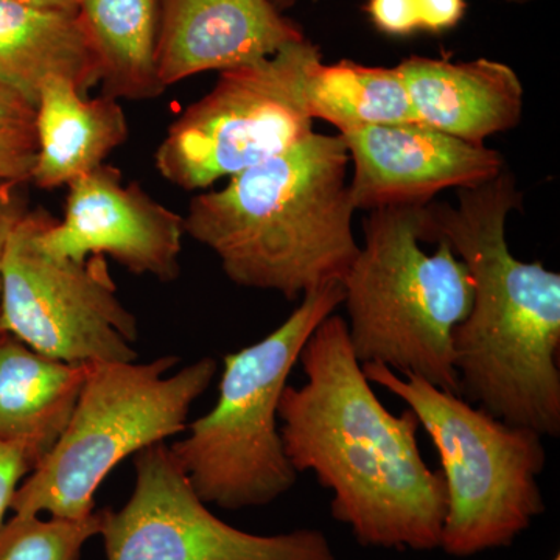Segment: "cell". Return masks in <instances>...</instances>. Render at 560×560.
Segmentation results:
<instances>
[{
    "label": "cell",
    "mask_w": 560,
    "mask_h": 560,
    "mask_svg": "<svg viewBox=\"0 0 560 560\" xmlns=\"http://www.w3.org/2000/svg\"><path fill=\"white\" fill-rule=\"evenodd\" d=\"M305 382L279 401L280 436L298 474L330 490V512L361 547L433 551L441 545L447 486L420 453L419 420L393 415L364 377L348 320L327 316L302 349Z\"/></svg>",
    "instance_id": "cell-1"
},
{
    "label": "cell",
    "mask_w": 560,
    "mask_h": 560,
    "mask_svg": "<svg viewBox=\"0 0 560 560\" xmlns=\"http://www.w3.org/2000/svg\"><path fill=\"white\" fill-rule=\"evenodd\" d=\"M420 208V242H447L474 279L453 331L459 396L511 425L560 434V275L511 253L506 221L523 195L510 168Z\"/></svg>",
    "instance_id": "cell-2"
},
{
    "label": "cell",
    "mask_w": 560,
    "mask_h": 560,
    "mask_svg": "<svg viewBox=\"0 0 560 560\" xmlns=\"http://www.w3.org/2000/svg\"><path fill=\"white\" fill-rule=\"evenodd\" d=\"M349 153L340 135L313 132L271 160L195 197L186 234L219 257L243 289L296 301L341 282L360 246L352 231Z\"/></svg>",
    "instance_id": "cell-3"
},
{
    "label": "cell",
    "mask_w": 560,
    "mask_h": 560,
    "mask_svg": "<svg viewBox=\"0 0 560 560\" xmlns=\"http://www.w3.org/2000/svg\"><path fill=\"white\" fill-rule=\"evenodd\" d=\"M420 208L371 210L342 280L349 341L360 364L382 363L459 396L453 331L474 304V279L447 242H420Z\"/></svg>",
    "instance_id": "cell-4"
},
{
    "label": "cell",
    "mask_w": 560,
    "mask_h": 560,
    "mask_svg": "<svg viewBox=\"0 0 560 560\" xmlns=\"http://www.w3.org/2000/svg\"><path fill=\"white\" fill-rule=\"evenodd\" d=\"M342 301L341 282L308 291L278 329L224 357L219 401L171 447L206 504L228 511L267 506L296 485L280 436V396L305 342Z\"/></svg>",
    "instance_id": "cell-5"
},
{
    "label": "cell",
    "mask_w": 560,
    "mask_h": 560,
    "mask_svg": "<svg viewBox=\"0 0 560 560\" xmlns=\"http://www.w3.org/2000/svg\"><path fill=\"white\" fill-rule=\"evenodd\" d=\"M364 377L399 397L429 433L447 486L440 548L453 558L508 548L544 514V436L511 425L456 394L382 363Z\"/></svg>",
    "instance_id": "cell-6"
},
{
    "label": "cell",
    "mask_w": 560,
    "mask_h": 560,
    "mask_svg": "<svg viewBox=\"0 0 560 560\" xmlns=\"http://www.w3.org/2000/svg\"><path fill=\"white\" fill-rule=\"evenodd\" d=\"M178 357L88 364L86 381L60 440L11 500L14 514L81 521L110 470L187 429L190 407L209 388L219 364L201 359L168 375Z\"/></svg>",
    "instance_id": "cell-7"
},
{
    "label": "cell",
    "mask_w": 560,
    "mask_h": 560,
    "mask_svg": "<svg viewBox=\"0 0 560 560\" xmlns=\"http://www.w3.org/2000/svg\"><path fill=\"white\" fill-rule=\"evenodd\" d=\"M323 60L304 38L264 60L220 72L213 90L173 121L154 154L162 178L208 189L312 136L308 70Z\"/></svg>",
    "instance_id": "cell-8"
},
{
    "label": "cell",
    "mask_w": 560,
    "mask_h": 560,
    "mask_svg": "<svg viewBox=\"0 0 560 560\" xmlns=\"http://www.w3.org/2000/svg\"><path fill=\"white\" fill-rule=\"evenodd\" d=\"M39 219L35 210L21 220L3 256L0 318L7 334L65 363L138 360V323L117 296L105 256H50L36 242Z\"/></svg>",
    "instance_id": "cell-9"
},
{
    "label": "cell",
    "mask_w": 560,
    "mask_h": 560,
    "mask_svg": "<svg viewBox=\"0 0 560 560\" xmlns=\"http://www.w3.org/2000/svg\"><path fill=\"white\" fill-rule=\"evenodd\" d=\"M130 501L102 512L108 560H338L326 534L257 536L213 515L164 442L136 453Z\"/></svg>",
    "instance_id": "cell-10"
},
{
    "label": "cell",
    "mask_w": 560,
    "mask_h": 560,
    "mask_svg": "<svg viewBox=\"0 0 560 560\" xmlns=\"http://www.w3.org/2000/svg\"><path fill=\"white\" fill-rule=\"evenodd\" d=\"M65 219L40 210L36 242L60 259L110 256L136 276L168 283L179 278L184 217L153 200L120 171L101 165L68 186Z\"/></svg>",
    "instance_id": "cell-11"
},
{
    "label": "cell",
    "mask_w": 560,
    "mask_h": 560,
    "mask_svg": "<svg viewBox=\"0 0 560 560\" xmlns=\"http://www.w3.org/2000/svg\"><path fill=\"white\" fill-rule=\"evenodd\" d=\"M349 161L357 210L425 206L442 190L467 189L495 178L506 162L499 151L474 145L411 121L338 132Z\"/></svg>",
    "instance_id": "cell-12"
},
{
    "label": "cell",
    "mask_w": 560,
    "mask_h": 560,
    "mask_svg": "<svg viewBox=\"0 0 560 560\" xmlns=\"http://www.w3.org/2000/svg\"><path fill=\"white\" fill-rule=\"evenodd\" d=\"M304 38L271 0H161L158 72L167 90L198 73L264 60Z\"/></svg>",
    "instance_id": "cell-13"
},
{
    "label": "cell",
    "mask_w": 560,
    "mask_h": 560,
    "mask_svg": "<svg viewBox=\"0 0 560 560\" xmlns=\"http://www.w3.org/2000/svg\"><path fill=\"white\" fill-rule=\"evenodd\" d=\"M418 124L485 145V140L517 127L523 84L506 62L478 58L452 62L410 57L397 66Z\"/></svg>",
    "instance_id": "cell-14"
},
{
    "label": "cell",
    "mask_w": 560,
    "mask_h": 560,
    "mask_svg": "<svg viewBox=\"0 0 560 560\" xmlns=\"http://www.w3.org/2000/svg\"><path fill=\"white\" fill-rule=\"evenodd\" d=\"M36 153L32 180L58 189L94 172L130 135L116 98H86L72 81L51 77L39 92L35 119Z\"/></svg>",
    "instance_id": "cell-15"
},
{
    "label": "cell",
    "mask_w": 560,
    "mask_h": 560,
    "mask_svg": "<svg viewBox=\"0 0 560 560\" xmlns=\"http://www.w3.org/2000/svg\"><path fill=\"white\" fill-rule=\"evenodd\" d=\"M86 375L88 364L49 359L7 335L0 341V440L24 447L38 466L68 427Z\"/></svg>",
    "instance_id": "cell-16"
},
{
    "label": "cell",
    "mask_w": 560,
    "mask_h": 560,
    "mask_svg": "<svg viewBox=\"0 0 560 560\" xmlns=\"http://www.w3.org/2000/svg\"><path fill=\"white\" fill-rule=\"evenodd\" d=\"M51 77L72 81L84 95L101 83L77 11L0 0V81L36 109L40 88Z\"/></svg>",
    "instance_id": "cell-17"
},
{
    "label": "cell",
    "mask_w": 560,
    "mask_h": 560,
    "mask_svg": "<svg viewBox=\"0 0 560 560\" xmlns=\"http://www.w3.org/2000/svg\"><path fill=\"white\" fill-rule=\"evenodd\" d=\"M101 73L103 95L151 101L165 91L158 72L161 0H75Z\"/></svg>",
    "instance_id": "cell-18"
},
{
    "label": "cell",
    "mask_w": 560,
    "mask_h": 560,
    "mask_svg": "<svg viewBox=\"0 0 560 560\" xmlns=\"http://www.w3.org/2000/svg\"><path fill=\"white\" fill-rule=\"evenodd\" d=\"M308 113L313 120L334 125L338 132L375 125L416 120L399 69L374 68L355 61H316L308 70Z\"/></svg>",
    "instance_id": "cell-19"
},
{
    "label": "cell",
    "mask_w": 560,
    "mask_h": 560,
    "mask_svg": "<svg viewBox=\"0 0 560 560\" xmlns=\"http://www.w3.org/2000/svg\"><path fill=\"white\" fill-rule=\"evenodd\" d=\"M102 529V512L81 521L14 514L0 526V560H79L81 548Z\"/></svg>",
    "instance_id": "cell-20"
},
{
    "label": "cell",
    "mask_w": 560,
    "mask_h": 560,
    "mask_svg": "<svg viewBox=\"0 0 560 560\" xmlns=\"http://www.w3.org/2000/svg\"><path fill=\"white\" fill-rule=\"evenodd\" d=\"M371 24L383 35L407 38L416 33L452 31L463 21L466 0H368Z\"/></svg>",
    "instance_id": "cell-21"
},
{
    "label": "cell",
    "mask_w": 560,
    "mask_h": 560,
    "mask_svg": "<svg viewBox=\"0 0 560 560\" xmlns=\"http://www.w3.org/2000/svg\"><path fill=\"white\" fill-rule=\"evenodd\" d=\"M36 153L35 127L0 128V180L18 184L32 180Z\"/></svg>",
    "instance_id": "cell-22"
},
{
    "label": "cell",
    "mask_w": 560,
    "mask_h": 560,
    "mask_svg": "<svg viewBox=\"0 0 560 560\" xmlns=\"http://www.w3.org/2000/svg\"><path fill=\"white\" fill-rule=\"evenodd\" d=\"M35 466L31 453L24 447L0 440V526L22 478L31 474Z\"/></svg>",
    "instance_id": "cell-23"
},
{
    "label": "cell",
    "mask_w": 560,
    "mask_h": 560,
    "mask_svg": "<svg viewBox=\"0 0 560 560\" xmlns=\"http://www.w3.org/2000/svg\"><path fill=\"white\" fill-rule=\"evenodd\" d=\"M18 186H20L18 183L0 180V282H2L3 256H5L11 234L28 213Z\"/></svg>",
    "instance_id": "cell-24"
},
{
    "label": "cell",
    "mask_w": 560,
    "mask_h": 560,
    "mask_svg": "<svg viewBox=\"0 0 560 560\" xmlns=\"http://www.w3.org/2000/svg\"><path fill=\"white\" fill-rule=\"evenodd\" d=\"M35 106L0 81V128L35 127Z\"/></svg>",
    "instance_id": "cell-25"
},
{
    "label": "cell",
    "mask_w": 560,
    "mask_h": 560,
    "mask_svg": "<svg viewBox=\"0 0 560 560\" xmlns=\"http://www.w3.org/2000/svg\"><path fill=\"white\" fill-rule=\"evenodd\" d=\"M25 5L39 7V9L75 11V0H14Z\"/></svg>",
    "instance_id": "cell-26"
},
{
    "label": "cell",
    "mask_w": 560,
    "mask_h": 560,
    "mask_svg": "<svg viewBox=\"0 0 560 560\" xmlns=\"http://www.w3.org/2000/svg\"><path fill=\"white\" fill-rule=\"evenodd\" d=\"M272 5L276 7L280 11V13H283V11L291 9V7L296 5L300 0H271Z\"/></svg>",
    "instance_id": "cell-27"
},
{
    "label": "cell",
    "mask_w": 560,
    "mask_h": 560,
    "mask_svg": "<svg viewBox=\"0 0 560 560\" xmlns=\"http://www.w3.org/2000/svg\"><path fill=\"white\" fill-rule=\"evenodd\" d=\"M7 330H5V327H3V324H2V318H0V341L3 340V338L7 337Z\"/></svg>",
    "instance_id": "cell-28"
},
{
    "label": "cell",
    "mask_w": 560,
    "mask_h": 560,
    "mask_svg": "<svg viewBox=\"0 0 560 560\" xmlns=\"http://www.w3.org/2000/svg\"><path fill=\"white\" fill-rule=\"evenodd\" d=\"M506 2H511V3H528V2H533V0H506Z\"/></svg>",
    "instance_id": "cell-29"
},
{
    "label": "cell",
    "mask_w": 560,
    "mask_h": 560,
    "mask_svg": "<svg viewBox=\"0 0 560 560\" xmlns=\"http://www.w3.org/2000/svg\"><path fill=\"white\" fill-rule=\"evenodd\" d=\"M552 560H560V556H559V555H556V556H555V559H552Z\"/></svg>",
    "instance_id": "cell-30"
}]
</instances>
